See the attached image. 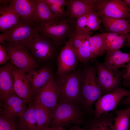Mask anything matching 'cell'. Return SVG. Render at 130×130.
<instances>
[{"label":"cell","mask_w":130,"mask_h":130,"mask_svg":"<svg viewBox=\"0 0 130 130\" xmlns=\"http://www.w3.org/2000/svg\"><path fill=\"white\" fill-rule=\"evenodd\" d=\"M130 85V80L129 83V85Z\"/></svg>","instance_id":"ee69618b"},{"label":"cell","mask_w":130,"mask_h":130,"mask_svg":"<svg viewBox=\"0 0 130 130\" xmlns=\"http://www.w3.org/2000/svg\"><path fill=\"white\" fill-rule=\"evenodd\" d=\"M48 127L45 128H40V129L38 128L34 130H46V129Z\"/></svg>","instance_id":"60d3db41"},{"label":"cell","mask_w":130,"mask_h":130,"mask_svg":"<svg viewBox=\"0 0 130 130\" xmlns=\"http://www.w3.org/2000/svg\"><path fill=\"white\" fill-rule=\"evenodd\" d=\"M53 71L51 66L46 65L33 70L27 74L34 97L53 76Z\"/></svg>","instance_id":"e0dca14e"},{"label":"cell","mask_w":130,"mask_h":130,"mask_svg":"<svg viewBox=\"0 0 130 130\" xmlns=\"http://www.w3.org/2000/svg\"><path fill=\"white\" fill-rule=\"evenodd\" d=\"M46 130H68L66 128H56L51 127H48Z\"/></svg>","instance_id":"74e56055"},{"label":"cell","mask_w":130,"mask_h":130,"mask_svg":"<svg viewBox=\"0 0 130 130\" xmlns=\"http://www.w3.org/2000/svg\"><path fill=\"white\" fill-rule=\"evenodd\" d=\"M91 35L90 32H84L75 29L68 40L80 61L84 63L91 60L89 42Z\"/></svg>","instance_id":"4fadbf2b"},{"label":"cell","mask_w":130,"mask_h":130,"mask_svg":"<svg viewBox=\"0 0 130 130\" xmlns=\"http://www.w3.org/2000/svg\"><path fill=\"white\" fill-rule=\"evenodd\" d=\"M0 30L2 33L12 29L20 20V17L14 10L11 1L8 5H0Z\"/></svg>","instance_id":"d6986e66"},{"label":"cell","mask_w":130,"mask_h":130,"mask_svg":"<svg viewBox=\"0 0 130 130\" xmlns=\"http://www.w3.org/2000/svg\"><path fill=\"white\" fill-rule=\"evenodd\" d=\"M28 103L24 114L19 118L18 124L20 130H34L38 128L33 100Z\"/></svg>","instance_id":"4316f807"},{"label":"cell","mask_w":130,"mask_h":130,"mask_svg":"<svg viewBox=\"0 0 130 130\" xmlns=\"http://www.w3.org/2000/svg\"><path fill=\"white\" fill-rule=\"evenodd\" d=\"M66 6V16L72 19L96 10L95 0H68Z\"/></svg>","instance_id":"ac0fdd59"},{"label":"cell","mask_w":130,"mask_h":130,"mask_svg":"<svg viewBox=\"0 0 130 130\" xmlns=\"http://www.w3.org/2000/svg\"><path fill=\"white\" fill-rule=\"evenodd\" d=\"M107 55L119 50L124 45L129 35L128 34L107 32L101 33Z\"/></svg>","instance_id":"44dd1931"},{"label":"cell","mask_w":130,"mask_h":130,"mask_svg":"<svg viewBox=\"0 0 130 130\" xmlns=\"http://www.w3.org/2000/svg\"><path fill=\"white\" fill-rule=\"evenodd\" d=\"M13 73L14 93L29 103L33 100L34 95L27 74L13 65Z\"/></svg>","instance_id":"5bb4252c"},{"label":"cell","mask_w":130,"mask_h":130,"mask_svg":"<svg viewBox=\"0 0 130 130\" xmlns=\"http://www.w3.org/2000/svg\"><path fill=\"white\" fill-rule=\"evenodd\" d=\"M128 130H130V119L129 126V128H128Z\"/></svg>","instance_id":"7bdbcfd3"},{"label":"cell","mask_w":130,"mask_h":130,"mask_svg":"<svg viewBox=\"0 0 130 130\" xmlns=\"http://www.w3.org/2000/svg\"><path fill=\"white\" fill-rule=\"evenodd\" d=\"M96 12L101 16L128 19L129 9L122 0H95Z\"/></svg>","instance_id":"30bf717a"},{"label":"cell","mask_w":130,"mask_h":130,"mask_svg":"<svg viewBox=\"0 0 130 130\" xmlns=\"http://www.w3.org/2000/svg\"><path fill=\"white\" fill-rule=\"evenodd\" d=\"M91 60H93L103 54L105 51L101 33L91 36L89 38Z\"/></svg>","instance_id":"f546056e"},{"label":"cell","mask_w":130,"mask_h":130,"mask_svg":"<svg viewBox=\"0 0 130 130\" xmlns=\"http://www.w3.org/2000/svg\"><path fill=\"white\" fill-rule=\"evenodd\" d=\"M130 63V54L122 52L119 50L112 54L107 55L104 65L111 70H117L122 67H126L125 64Z\"/></svg>","instance_id":"484cf974"},{"label":"cell","mask_w":130,"mask_h":130,"mask_svg":"<svg viewBox=\"0 0 130 130\" xmlns=\"http://www.w3.org/2000/svg\"><path fill=\"white\" fill-rule=\"evenodd\" d=\"M96 68L89 65L82 71L81 105L84 110L93 112L92 106L95 102L104 94L99 85Z\"/></svg>","instance_id":"6da1fadb"},{"label":"cell","mask_w":130,"mask_h":130,"mask_svg":"<svg viewBox=\"0 0 130 130\" xmlns=\"http://www.w3.org/2000/svg\"><path fill=\"white\" fill-rule=\"evenodd\" d=\"M80 105L70 102H58L49 127L64 128L81 124L83 113Z\"/></svg>","instance_id":"7a4b0ae2"},{"label":"cell","mask_w":130,"mask_h":130,"mask_svg":"<svg viewBox=\"0 0 130 130\" xmlns=\"http://www.w3.org/2000/svg\"><path fill=\"white\" fill-rule=\"evenodd\" d=\"M58 46L50 39L37 32L26 47L39 63L49 61L55 56Z\"/></svg>","instance_id":"8992f818"},{"label":"cell","mask_w":130,"mask_h":130,"mask_svg":"<svg viewBox=\"0 0 130 130\" xmlns=\"http://www.w3.org/2000/svg\"><path fill=\"white\" fill-rule=\"evenodd\" d=\"M104 27L109 32L128 34L130 32L129 20L121 18L99 17Z\"/></svg>","instance_id":"603a6c76"},{"label":"cell","mask_w":130,"mask_h":130,"mask_svg":"<svg viewBox=\"0 0 130 130\" xmlns=\"http://www.w3.org/2000/svg\"><path fill=\"white\" fill-rule=\"evenodd\" d=\"M13 65L9 62L0 68V100L1 105L14 93Z\"/></svg>","instance_id":"2e32d148"},{"label":"cell","mask_w":130,"mask_h":130,"mask_svg":"<svg viewBox=\"0 0 130 130\" xmlns=\"http://www.w3.org/2000/svg\"><path fill=\"white\" fill-rule=\"evenodd\" d=\"M48 4H52L64 7L66 6L68 0H45Z\"/></svg>","instance_id":"e575fe53"},{"label":"cell","mask_w":130,"mask_h":130,"mask_svg":"<svg viewBox=\"0 0 130 130\" xmlns=\"http://www.w3.org/2000/svg\"><path fill=\"white\" fill-rule=\"evenodd\" d=\"M28 103L13 93L1 105L3 108L0 112V114L10 118L15 119L19 118L26 110Z\"/></svg>","instance_id":"9a60e30c"},{"label":"cell","mask_w":130,"mask_h":130,"mask_svg":"<svg viewBox=\"0 0 130 130\" xmlns=\"http://www.w3.org/2000/svg\"><path fill=\"white\" fill-rule=\"evenodd\" d=\"M59 94L56 80L53 76L34 96L33 99L46 107L53 114Z\"/></svg>","instance_id":"7c38bea8"},{"label":"cell","mask_w":130,"mask_h":130,"mask_svg":"<svg viewBox=\"0 0 130 130\" xmlns=\"http://www.w3.org/2000/svg\"><path fill=\"white\" fill-rule=\"evenodd\" d=\"M33 100L38 128H43L49 127L52 117V113L44 105L37 101Z\"/></svg>","instance_id":"83f0119b"},{"label":"cell","mask_w":130,"mask_h":130,"mask_svg":"<svg viewBox=\"0 0 130 130\" xmlns=\"http://www.w3.org/2000/svg\"><path fill=\"white\" fill-rule=\"evenodd\" d=\"M11 3L21 18L34 20L35 0H12Z\"/></svg>","instance_id":"d4e9b609"},{"label":"cell","mask_w":130,"mask_h":130,"mask_svg":"<svg viewBox=\"0 0 130 130\" xmlns=\"http://www.w3.org/2000/svg\"><path fill=\"white\" fill-rule=\"evenodd\" d=\"M125 72L123 74V77L124 79V84L126 86L129 85L130 80V63L126 67Z\"/></svg>","instance_id":"836d02e7"},{"label":"cell","mask_w":130,"mask_h":130,"mask_svg":"<svg viewBox=\"0 0 130 130\" xmlns=\"http://www.w3.org/2000/svg\"><path fill=\"white\" fill-rule=\"evenodd\" d=\"M35 1L34 20L36 22L38 23L55 22L61 19L52 12L45 0H35Z\"/></svg>","instance_id":"cb8c5ba5"},{"label":"cell","mask_w":130,"mask_h":130,"mask_svg":"<svg viewBox=\"0 0 130 130\" xmlns=\"http://www.w3.org/2000/svg\"><path fill=\"white\" fill-rule=\"evenodd\" d=\"M48 5L52 12L60 19L66 17L64 7L54 4Z\"/></svg>","instance_id":"1f68e13d"},{"label":"cell","mask_w":130,"mask_h":130,"mask_svg":"<svg viewBox=\"0 0 130 130\" xmlns=\"http://www.w3.org/2000/svg\"><path fill=\"white\" fill-rule=\"evenodd\" d=\"M82 72L78 69L58 77L56 80L59 93L58 102H70L81 105Z\"/></svg>","instance_id":"3957f363"},{"label":"cell","mask_w":130,"mask_h":130,"mask_svg":"<svg viewBox=\"0 0 130 130\" xmlns=\"http://www.w3.org/2000/svg\"><path fill=\"white\" fill-rule=\"evenodd\" d=\"M120 105H130V94L123 100L121 101L119 104Z\"/></svg>","instance_id":"d590c367"},{"label":"cell","mask_w":130,"mask_h":130,"mask_svg":"<svg viewBox=\"0 0 130 130\" xmlns=\"http://www.w3.org/2000/svg\"><path fill=\"white\" fill-rule=\"evenodd\" d=\"M1 44L10 57L11 63L20 70L28 73L39 68L38 62L26 47L11 45L5 41Z\"/></svg>","instance_id":"52a82bcc"},{"label":"cell","mask_w":130,"mask_h":130,"mask_svg":"<svg viewBox=\"0 0 130 130\" xmlns=\"http://www.w3.org/2000/svg\"><path fill=\"white\" fill-rule=\"evenodd\" d=\"M127 45L130 46V35H129L127 39Z\"/></svg>","instance_id":"ab89813d"},{"label":"cell","mask_w":130,"mask_h":130,"mask_svg":"<svg viewBox=\"0 0 130 130\" xmlns=\"http://www.w3.org/2000/svg\"><path fill=\"white\" fill-rule=\"evenodd\" d=\"M75 20L68 17V19L65 17L57 22L38 23V32L60 45L66 38L69 39L74 32Z\"/></svg>","instance_id":"5b68a950"},{"label":"cell","mask_w":130,"mask_h":130,"mask_svg":"<svg viewBox=\"0 0 130 130\" xmlns=\"http://www.w3.org/2000/svg\"><path fill=\"white\" fill-rule=\"evenodd\" d=\"M80 124H74L72 125L68 130H85L84 128H81Z\"/></svg>","instance_id":"8d00e7d4"},{"label":"cell","mask_w":130,"mask_h":130,"mask_svg":"<svg viewBox=\"0 0 130 130\" xmlns=\"http://www.w3.org/2000/svg\"><path fill=\"white\" fill-rule=\"evenodd\" d=\"M6 51L1 44H0V65L5 63L7 61L10 59Z\"/></svg>","instance_id":"d6a6232c"},{"label":"cell","mask_w":130,"mask_h":130,"mask_svg":"<svg viewBox=\"0 0 130 130\" xmlns=\"http://www.w3.org/2000/svg\"><path fill=\"white\" fill-rule=\"evenodd\" d=\"M99 17L96 10L81 16L76 19L75 29L84 32L98 30L102 23Z\"/></svg>","instance_id":"ffe728a7"},{"label":"cell","mask_w":130,"mask_h":130,"mask_svg":"<svg viewBox=\"0 0 130 130\" xmlns=\"http://www.w3.org/2000/svg\"><path fill=\"white\" fill-rule=\"evenodd\" d=\"M115 116L112 113H104L87 121L83 127L85 130H115L113 122Z\"/></svg>","instance_id":"7402d4cb"},{"label":"cell","mask_w":130,"mask_h":130,"mask_svg":"<svg viewBox=\"0 0 130 130\" xmlns=\"http://www.w3.org/2000/svg\"><path fill=\"white\" fill-rule=\"evenodd\" d=\"M0 130H20L15 119L0 115Z\"/></svg>","instance_id":"4dcf8cb0"},{"label":"cell","mask_w":130,"mask_h":130,"mask_svg":"<svg viewBox=\"0 0 130 130\" xmlns=\"http://www.w3.org/2000/svg\"><path fill=\"white\" fill-rule=\"evenodd\" d=\"M97 79L104 94L110 93L120 87L122 72L117 70H111L104 63H95Z\"/></svg>","instance_id":"ba28073f"},{"label":"cell","mask_w":130,"mask_h":130,"mask_svg":"<svg viewBox=\"0 0 130 130\" xmlns=\"http://www.w3.org/2000/svg\"><path fill=\"white\" fill-rule=\"evenodd\" d=\"M129 20L130 22V9H129Z\"/></svg>","instance_id":"b9f144b4"},{"label":"cell","mask_w":130,"mask_h":130,"mask_svg":"<svg viewBox=\"0 0 130 130\" xmlns=\"http://www.w3.org/2000/svg\"><path fill=\"white\" fill-rule=\"evenodd\" d=\"M114 125L115 130H128L130 117V107L115 112Z\"/></svg>","instance_id":"f1b7e54d"},{"label":"cell","mask_w":130,"mask_h":130,"mask_svg":"<svg viewBox=\"0 0 130 130\" xmlns=\"http://www.w3.org/2000/svg\"><path fill=\"white\" fill-rule=\"evenodd\" d=\"M124 2L127 7L129 8H130V0H124Z\"/></svg>","instance_id":"f35d334b"},{"label":"cell","mask_w":130,"mask_h":130,"mask_svg":"<svg viewBox=\"0 0 130 130\" xmlns=\"http://www.w3.org/2000/svg\"><path fill=\"white\" fill-rule=\"evenodd\" d=\"M130 94V91L120 87L113 91L105 94L94 103V117H98L102 114L114 110L123 98Z\"/></svg>","instance_id":"9c48e42d"},{"label":"cell","mask_w":130,"mask_h":130,"mask_svg":"<svg viewBox=\"0 0 130 130\" xmlns=\"http://www.w3.org/2000/svg\"><path fill=\"white\" fill-rule=\"evenodd\" d=\"M80 59L69 41H66L57 58L58 77L71 72L75 70Z\"/></svg>","instance_id":"8fae6325"},{"label":"cell","mask_w":130,"mask_h":130,"mask_svg":"<svg viewBox=\"0 0 130 130\" xmlns=\"http://www.w3.org/2000/svg\"><path fill=\"white\" fill-rule=\"evenodd\" d=\"M39 23L35 20L20 18L13 28L0 35V44L5 41L9 45L25 47L38 32Z\"/></svg>","instance_id":"277c9868"}]
</instances>
